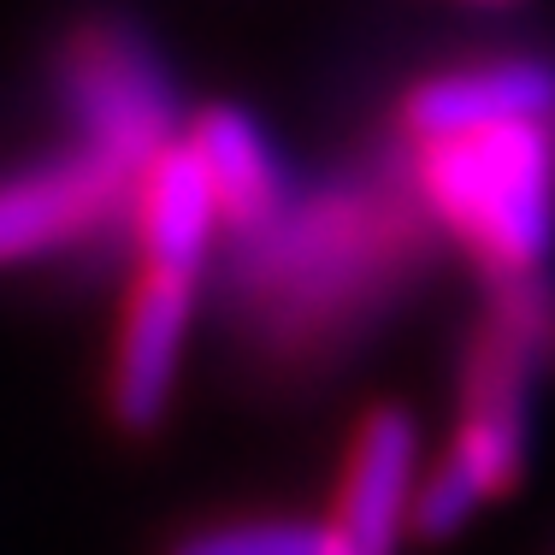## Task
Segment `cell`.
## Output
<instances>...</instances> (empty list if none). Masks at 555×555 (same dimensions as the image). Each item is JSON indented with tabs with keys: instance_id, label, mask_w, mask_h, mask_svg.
<instances>
[{
	"instance_id": "cell-7",
	"label": "cell",
	"mask_w": 555,
	"mask_h": 555,
	"mask_svg": "<svg viewBox=\"0 0 555 555\" xmlns=\"http://www.w3.org/2000/svg\"><path fill=\"white\" fill-rule=\"evenodd\" d=\"M420 473V431L414 414L378 402L361 414L343 455L337 502L320 520V555H396L408 532V496Z\"/></svg>"
},
{
	"instance_id": "cell-5",
	"label": "cell",
	"mask_w": 555,
	"mask_h": 555,
	"mask_svg": "<svg viewBox=\"0 0 555 555\" xmlns=\"http://www.w3.org/2000/svg\"><path fill=\"white\" fill-rule=\"evenodd\" d=\"M125 195L130 166L89 142H77L60 160L12 171L0 183V267H24L54 248L89 243L113 219H125Z\"/></svg>"
},
{
	"instance_id": "cell-9",
	"label": "cell",
	"mask_w": 555,
	"mask_h": 555,
	"mask_svg": "<svg viewBox=\"0 0 555 555\" xmlns=\"http://www.w3.org/2000/svg\"><path fill=\"white\" fill-rule=\"evenodd\" d=\"M555 107V72L538 60H491L467 72L426 77L402 95V137H449V130L496 125V118H544Z\"/></svg>"
},
{
	"instance_id": "cell-10",
	"label": "cell",
	"mask_w": 555,
	"mask_h": 555,
	"mask_svg": "<svg viewBox=\"0 0 555 555\" xmlns=\"http://www.w3.org/2000/svg\"><path fill=\"white\" fill-rule=\"evenodd\" d=\"M195 166H202L207 190H214V214L224 231H255L284 207V171L278 154L267 149V137L255 130V118L236 107H207L190 118L183 130Z\"/></svg>"
},
{
	"instance_id": "cell-4",
	"label": "cell",
	"mask_w": 555,
	"mask_h": 555,
	"mask_svg": "<svg viewBox=\"0 0 555 555\" xmlns=\"http://www.w3.org/2000/svg\"><path fill=\"white\" fill-rule=\"evenodd\" d=\"M60 83L77 113V142L125 160L130 171L166 137H178V101H171L160 60L118 18H89L65 36Z\"/></svg>"
},
{
	"instance_id": "cell-6",
	"label": "cell",
	"mask_w": 555,
	"mask_h": 555,
	"mask_svg": "<svg viewBox=\"0 0 555 555\" xmlns=\"http://www.w3.org/2000/svg\"><path fill=\"white\" fill-rule=\"evenodd\" d=\"M195 278L202 272L142 260L137 284L125 296L118 337H113V366H107V414L130 438L154 431L171 408V385H178V366H183V337H190V320H195Z\"/></svg>"
},
{
	"instance_id": "cell-1",
	"label": "cell",
	"mask_w": 555,
	"mask_h": 555,
	"mask_svg": "<svg viewBox=\"0 0 555 555\" xmlns=\"http://www.w3.org/2000/svg\"><path fill=\"white\" fill-rule=\"evenodd\" d=\"M231 325L267 373H313L337 361L390 313V301L426 272L438 219L414 178L366 171L301 195L236 236Z\"/></svg>"
},
{
	"instance_id": "cell-8",
	"label": "cell",
	"mask_w": 555,
	"mask_h": 555,
	"mask_svg": "<svg viewBox=\"0 0 555 555\" xmlns=\"http://www.w3.org/2000/svg\"><path fill=\"white\" fill-rule=\"evenodd\" d=\"M125 219L142 243V260L202 272L214 231H219V214H214V190H207V178L183 137H166L149 160L130 171Z\"/></svg>"
},
{
	"instance_id": "cell-3",
	"label": "cell",
	"mask_w": 555,
	"mask_h": 555,
	"mask_svg": "<svg viewBox=\"0 0 555 555\" xmlns=\"http://www.w3.org/2000/svg\"><path fill=\"white\" fill-rule=\"evenodd\" d=\"M532 349L520 343L496 308L467 337L461 366V426L449 455L431 467V479H414L408 496V532L449 538L473 520L491 496H508L526 473V390H532Z\"/></svg>"
},
{
	"instance_id": "cell-2",
	"label": "cell",
	"mask_w": 555,
	"mask_h": 555,
	"mask_svg": "<svg viewBox=\"0 0 555 555\" xmlns=\"http://www.w3.org/2000/svg\"><path fill=\"white\" fill-rule=\"evenodd\" d=\"M426 214L438 219L491 278L532 272L555 243V137L544 118H496V125L420 137L408 149Z\"/></svg>"
},
{
	"instance_id": "cell-12",
	"label": "cell",
	"mask_w": 555,
	"mask_h": 555,
	"mask_svg": "<svg viewBox=\"0 0 555 555\" xmlns=\"http://www.w3.org/2000/svg\"><path fill=\"white\" fill-rule=\"evenodd\" d=\"M479 7H514V0H479Z\"/></svg>"
},
{
	"instance_id": "cell-11",
	"label": "cell",
	"mask_w": 555,
	"mask_h": 555,
	"mask_svg": "<svg viewBox=\"0 0 555 555\" xmlns=\"http://www.w3.org/2000/svg\"><path fill=\"white\" fill-rule=\"evenodd\" d=\"M166 555H320V520H224L178 538Z\"/></svg>"
}]
</instances>
